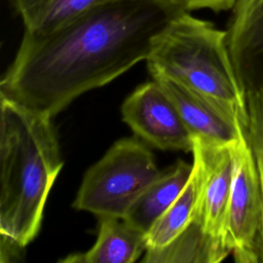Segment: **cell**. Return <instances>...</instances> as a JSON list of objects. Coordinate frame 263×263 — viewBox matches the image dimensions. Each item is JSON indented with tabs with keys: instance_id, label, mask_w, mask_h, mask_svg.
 I'll return each mask as SVG.
<instances>
[{
	"instance_id": "6",
	"label": "cell",
	"mask_w": 263,
	"mask_h": 263,
	"mask_svg": "<svg viewBox=\"0 0 263 263\" xmlns=\"http://www.w3.org/2000/svg\"><path fill=\"white\" fill-rule=\"evenodd\" d=\"M234 143H217L193 138L192 150L193 161L200 172V194L196 216L205 233L231 253L227 220Z\"/></svg>"
},
{
	"instance_id": "7",
	"label": "cell",
	"mask_w": 263,
	"mask_h": 263,
	"mask_svg": "<svg viewBox=\"0 0 263 263\" xmlns=\"http://www.w3.org/2000/svg\"><path fill=\"white\" fill-rule=\"evenodd\" d=\"M122 119L137 136L161 150H193V137L177 107L153 79L140 85L121 107Z\"/></svg>"
},
{
	"instance_id": "2",
	"label": "cell",
	"mask_w": 263,
	"mask_h": 263,
	"mask_svg": "<svg viewBox=\"0 0 263 263\" xmlns=\"http://www.w3.org/2000/svg\"><path fill=\"white\" fill-rule=\"evenodd\" d=\"M1 247L24 249L37 235L63 166L51 117L0 96Z\"/></svg>"
},
{
	"instance_id": "1",
	"label": "cell",
	"mask_w": 263,
	"mask_h": 263,
	"mask_svg": "<svg viewBox=\"0 0 263 263\" xmlns=\"http://www.w3.org/2000/svg\"><path fill=\"white\" fill-rule=\"evenodd\" d=\"M182 11L168 0H114L49 32L24 31L0 96L52 117L147 60Z\"/></svg>"
},
{
	"instance_id": "5",
	"label": "cell",
	"mask_w": 263,
	"mask_h": 263,
	"mask_svg": "<svg viewBox=\"0 0 263 263\" xmlns=\"http://www.w3.org/2000/svg\"><path fill=\"white\" fill-rule=\"evenodd\" d=\"M228 237L237 263H263V195L245 128L233 146Z\"/></svg>"
},
{
	"instance_id": "13",
	"label": "cell",
	"mask_w": 263,
	"mask_h": 263,
	"mask_svg": "<svg viewBox=\"0 0 263 263\" xmlns=\"http://www.w3.org/2000/svg\"><path fill=\"white\" fill-rule=\"evenodd\" d=\"M197 214V213H196ZM230 250L209 236L197 216L170 245L157 251H146L142 262L217 263L224 260Z\"/></svg>"
},
{
	"instance_id": "3",
	"label": "cell",
	"mask_w": 263,
	"mask_h": 263,
	"mask_svg": "<svg viewBox=\"0 0 263 263\" xmlns=\"http://www.w3.org/2000/svg\"><path fill=\"white\" fill-rule=\"evenodd\" d=\"M146 61L153 78L183 85L247 126L246 93L230 59L226 31L182 11L157 37Z\"/></svg>"
},
{
	"instance_id": "11",
	"label": "cell",
	"mask_w": 263,
	"mask_h": 263,
	"mask_svg": "<svg viewBox=\"0 0 263 263\" xmlns=\"http://www.w3.org/2000/svg\"><path fill=\"white\" fill-rule=\"evenodd\" d=\"M192 168L193 163L178 160L165 172H161L160 176L135 200L123 219L147 233L183 191L190 179Z\"/></svg>"
},
{
	"instance_id": "14",
	"label": "cell",
	"mask_w": 263,
	"mask_h": 263,
	"mask_svg": "<svg viewBox=\"0 0 263 263\" xmlns=\"http://www.w3.org/2000/svg\"><path fill=\"white\" fill-rule=\"evenodd\" d=\"M192 163V173L185 188L146 233V251L163 249L176 239L195 218L200 194V172L197 164L194 161Z\"/></svg>"
},
{
	"instance_id": "4",
	"label": "cell",
	"mask_w": 263,
	"mask_h": 263,
	"mask_svg": "<svg viewBox=\"0 0 263 263\" xmlns=\"http://www.w3.org/2000/svg\"><path fill=\"white\" fill-rule=\"evenodd\" d=\"M160 174L154 155L142 142L121 139L87 170L73 206L98 217L124 218L135 200Z\"/></svg>"
},
{
	"instance_id": "12",
	"label": "cell",
	"mask_w": 263,
	"mask_h": 263,
	"mask_svg": "<svg viewBox=\"0 0 263 263\" xmlns=\"http://www.w3.org/2000/svg\"><path fill=\"white\" fill-rule=\"evenodd\" d=\"M26 32L45 33L114 0H8Z\"/></svg>"
},
{
	"instance_id": "16",
	"label": "cell",
	"mask_w": 263,
	"mask_h": 263,
	"mask_svg": "<svg viewBox=\"0 0 263 263\" xmlns=\"http://www.w3.org/2000/svg\"><path fill=\"white\" fill-rule=\"evenodd\" d=\"M184 11L211 9L215 12L232 9L236 0H168Z\"/></svg>"
},
{
	"instance_id": "8",
	"label": "cell",
	"mask_w": 263,
	"mask_h": 263,
	"mask_svg": "<svg viewBox=\"0 0 263 263\" xmlns=\"http://www.w3.org/2000/svg\"><path fill=\"white\" fill-rule=\"evenodd\" d=\"M226 41L242 90H263V0H236Z\"/></svg>"
},
{
	"instance_id": "9",
	"label": "cell",
	"mask_w": 263,
	"mask_h": 263,
	"mask_svg": "<svg viewBox=\"0 0 263 263\" xmlns=\"http://www.w3.org/2000/svg\"><path fill=\"white\" fill-rule=\"evenodd\" d=\"M177 107L187 129L193 138L217 142L234 143L246 124L234 119L214 103L183 85L154 77Z\"/></svg>"
},
{
	"instance_id": "15",
	"label": "cell",
	"mask_w": 263,
	"mask_h": 263,
	"mask_svg": "<svg viewBox=\"0 0 263 263\" xmlns=\"http://www.w3.org/2000/svg\"><path fill=\"white\" fill-rule=\"evenodd\" d=\"M248 122L246 137L252 150L263 195V90L246 92Z\"/></svg>"
},
{
	"instance_id": "10",
	"label": "cell",
	"mask_w": 263,
	"mask_h": 263,
	"mask_svg": "<svg viewBox=\"0 0 263 263\" xmlns=\"http://www.w3.org/2000/svg\"><path fill=\"white\" fill-rule=\"evenodd\" d=\"M147 250L146 233L123 218L99 217L98 236L86 252L71 254L63 263H133Z\"/></svg>"
}]
</instances>
